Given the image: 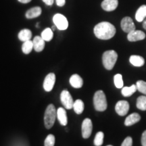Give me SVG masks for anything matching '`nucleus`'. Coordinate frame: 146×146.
Listing matches in <instances>:
<instances>
[{
  "label": "nucleus",
  "mask_w": 146,
  "mask_h": 146,
  "mask_svg": "<svg viewBox=\"0 0 146 146\" xmlns=\"http://www.w3.org/2000/svg\"><path fill=\"white\" fill-rule=\"evenodd\" d=\"M42 10L40 7H35L29 10L26 13V17L29 19L38 17L41 14Z\"/></svg>",
  "instance_id": "6ab92c4d"
},
{
  "label": "nucleus",
  "mask_w": 146,
  "mask_h": 146,
  "mask_svg": "<svg viewBox=\"0 0 146 146\" xmlns=\"http://www.w3.org/2000/svg\"><path fill=\"white\" fill-rule=\"evenodd\" d=\"M137 108L141 110H146V96H141L137 100Z\"/></svg>",
  "instance_id": "393cba45"
},
{
  "label": "nucleus",
  "mask_w": 146,
  "mask_h": 146,
  "mask_svg": "<svg viewBox=\"0 0 146 146\" xmlns=\"http://www.w3.org/2000/svg\"><path fill=\"white\" fill-rule=\"evenodd\" d=\"M33 49L36 52H41L44 49L45 41L42 39L41 36H35L33 41Z\"/></svg>",
  "instance_id": "ddd939ff"
},
{
  "label": "nucleus",
  "mask_w": 146,
  "mask_h": 146,
  "mask_svg": "<svg viewBox=\"0 0 146 146\" xmlns=\"http://www.w3.org/2000/svg\"><path fill=\"white\" fill-rule=\"evenodd\" d=\"M18 1H20V2L23 3H27L30 2V1H31V0H18Z\"/></svg>",
  "instance_id": "72a5a7b5"
},
{
  "label": "nucleus",
  "mask_w": 146,
  "mask_h": 146,
  "mask_svg": "<svg viewBox=\"0 0 146 146\" xmlns=\"http://www.w3.org/2000/svg\"><path fill=\"white\" fill-rule=\"evenodd\" d=\"M137 90L136 85H133L131 87H124L122 89V94L125 97H129Z\"/></svg>",
  "instance_id": "412c9836"
},
{
  "label": "nucleus",
  "mask_w": 146,
  "mask_h": 146,
  "mask_svg": "<svg viewBox=\"0 0 146 146\" xmlns=\"http://www.w3.org/2000/svg\"><path fill=\"white\" fill-rule=\"evenodd\" d=\"M60 100H61L62 103L65 107V108L68 110L72 108L74 101H73L72 96L68 91L64 90L62 91L61 95H60Z\"/></svg>",
  "instance_id": "423d86ee"
},
{
  "label": "nucleus",
  "mask_w": 146,
  "mask_h": 146,
  "mask_svg": "<svg viewBox=\"0 0 146 146\" xmlns=\"http://www.w3.org/2000/svg\"><path fill=\"white\" fill-rule=\"evenodd\" d=\"M145 38V34L141 31L134 30L128 33L127 39L129 41L135 42L137 41H141Z\"/></svg>",
  "instance_id": "9b49d317"
},
{
  "label": "nucleus",
  "mask_w": 146,
  "mask_h": 146,
  "mask_svg": "<svg viewBox=\"0 0 146 146\" xmlns=\"http://www.w3.org/2000/svg\"><path fill=\"white\" fill-rule=\"evenodd\" d=\"M120 26H121L123 31L127 33H129L135 30V25L133 23L132 18L129 16L123 18L121 23H120Z\"/></svg>",
  "instance_id": "6e6552de"
},
{
  "label": "nucleus",
  "mask_w": 146,
  "mask_h": 146,
  "mask_svg": "<svg viewBox=\"0 0 146 146\" xmlns=\"http://www.w3.org/2000/svg\"><path fill=\"white\" fill-rule=\"evenodd\" d=\"M129 108L130 106H129V104L128 103V102L121 100L116 103V106H115V110L120 116H125L129 112Z\"/></svg>",
  "instance_id": "1a4fd4ad"
},
{
  "label": "nucleus",
  "mask_w": 146,
  "mask_h": 146,
  "mask_svg": "<svg viewBox=\"0 0 146 146\" xmlns=\"http://www.w3.org/2000/svg\"><path fill=\"white\" fill-rule=\"evenodd\" d=\"M53 21H54L55 26L59 30H66L68 27V22L66 18L62 14H57L54 15L53 18Z\"/></svg>",
  "instance_id": "39448f33"
},
{
  "label": "nucleus",
  "mask_w": 146,
  "mask_h": 146,
  "mask_svg": "<svg viewBox=\"0 0 146 146\" xmlns=\"http://www.w3.org/2000/svg\"><path fill=\"white\" fill-rule=\"evenodd\" d=\"M57 117V110L53 104H50L45 110L44 115V123L46 129H50L54 125Z\"/></svg>",
  "instance_id": "f03ea898"
},
{
  "label": "nucleus",
  "mask_w": 146,
  "mask_h": 146,
  "mask_svg": "<svg viewBox=\"0 0 146 146\" xmlns=\"http://www.w3.org/2000/svg\"><path fill=\"white\" fill-rule=\"evenodd\" d=\"M56 3L59 6H63L65 4V0H56Z\"/></svg>",
  "instance_id": "2f4dec72"
},
{
  "label": "nucleus",
  "mask_w": 146,
  "mask_h": 146,
  "mask_svg": "<svg viewBox=\"0 0 146 146\" xmlns=\"http://www.w3.org/2000/svg\"><path fill=\"white\" fill-rule=\"evenodd\" d=\"M114 82L115 86L117 87L118 89L123 88V76L120 74H117L114 76Z\"/></svg>",
  "instance_id": "bb28decb"
},
{
  "label": "nucleus",
  "mask_w": 146,
  "mask_h": 146,
  "mask_svg": "<svg viewBox=\"0 0 146 146\" xmlns=\"http://www.w3.org/2000/svg\"><path fill=\"white\" fill-rule=\"evenodd\" d=\"M94 34L97 38L108 40L112 38L116 34V28L108 22H102L94 27Z\"/></svg>",
  "instance_id": "f257e3e1"
},
{
  "label": "nucleus",
  "mask_w": 146,
  "mask_h": 146,
  "mask_svg": "<svg viewBox=\"0 0 146 146\" xmlns=\"http://www.w3.org/2000/svg\"><path fill=\"white\" fill-rule=\"evenodd\" d=\"M70 84L74 88H81L83 85V81L78 74H73L70 78Z\"/></svg>",
  "instance_id": "4468645a"
},
{
  "label": "nucleus",
  "mask_w": 146,
  "mask_h": 146,
  "mask_svg": "<svg viewBox=\"0 0 146 146\" xmlns=\"http://www.w3.org/2000/svg\"><path fill=\"white\" fill-rule=\"evenodd\" d=\"M118 5V0H104L102 3V8L107 12H111L116 10Z\"/></svg>",
  "instance_id": "f8f14e48"
},
{
  "label": "nucleus",
  "mask_w": 146,
  "mask_h": 146,
  "mask_svg": "<svg viewBox=\"0 0 146 146\" xmlns=\"http://www.w3.org/2000/svg\"><path fill=\"white\" fill-rule=\"evenodd\" d=\"M55 82H56V76L54 73H50L45 78L43 82V88L45 91H51L54 86Z\"/></svg>",
  "instance_id": "9d476101"
},
{
  "label": "nucleus",
  "mask_w": 146,
  "mask_h": 146,
  "mask_svg": "<svg viewBox=\"0 0 146 146\" xmlns=\"http://www.w3.org/2000/svg\"><path fill=\"white\" fill-rule=\"evenodd\" d=\"M94 104L97 111L103 112L106 110L108 106L106 97L103 91H96L94 97Z\"/></svg>",
  "instance_id": "20e7f679"
},
{
  "label": "nucleus",
  "mask_w": 146,
  "mask_h": 146,
  "mask_svg": "<svg viewBox=\"0 0 146 146\" xmlns=\"http://www.w3.org/2000/svg\"><path fill=\"white\" fill-rule=\"evenodd\" d=\"M57 118L59 120L60 125L66 126L68 123V118H67L66 112L63 108H59L57 110Z\"/></svg>",
  "instance_id": "2eb2a0df"
},
{
  "label": "nucleus",
  "mask_w": 146,
  "mask_h": 146,
  "mask_svg": "<svg viewBox=\"0 0 146 146\" xmlns=\"http://www.w3.org/2000/svg\"><path fill=\"white\" fill-rule=\"evenodd\" d=\"M104 133L100 131L96 135L94 139V145L96 146H101L104 142Z\"/></svg>",
  "instance_id": "a878e982"
},
{
  "label": "nucleus",
  "mask_w": 146,
  "mask_h": 146,
  "mask_svg": "<svg viewBox=\"0 0 146 146\" xmlns=\"http://www.w3.org/2000/svg\"><path fill=\"white\" fill-rule=\"evenodd\" d=\"M137 90L146 96V82L143 81H138L136 83Z\"/></svg>",
  "instance_id": "cd10ccee"
},
{
  "label": "nucleus",
  "mask_w": 146,
  "mask_h": 146,
  "mask_svg": "<svg viewBox=\"0 0 146 146\" xmlns=\"http://www.w3.org/2000/svg\"><path fill=\"white\" fill-rule=\"evenodd\" d=\"M143 27L144 29H145L146 30V18L143 21Z\"/></svg>",
  "instance_id": "f704fd0d"
},
{
  "label": "nucleus",
  "mask_w": 146,
  "mask_h": 146,
  "mask_svg": "<svg viewBox=\"0 0 146 146\" xmlns=\"http://www.w3.org/2000/svg\"><path fill=\"white\" fill-rule=\"evenodd\" d=\"M118 54L114 50H108L104 53L102 56V62L104 66L107 70H112L117 61Z\"/></svg>",
  "instance_id": "7ed1b4c3"
},
{
  "label": "nucleus",
  "mask_w": 146,
  "mask_h": 146,
  "mask_svg": "<svg viewBox=\"0 0 146 146\" xmlns=\"http://www.w3.org/2000/svg\"><path fill=\"white\" fill-rule=\"evenodd\" d=\"M129 61L131 64L135 66L140 67L144 65L145 64V60L144 58L140 56H136V55H133L129 58Z\"/></svg>",
  "instance_id": "a211bd4d"
},
{
  "label": "nucleus",
  "mask_w": 146,
  "mask_h": 146,
  "mask_svg": "<svg viewBox=\"0 0 146 146\" xmlns=\"http://www.w3.org/2000/svg\"><path fill=\"white\" fill-rule=\"evenodd\" d=\"M43 1L48 5H52L54 3V0H43Z\"/></svg>",
  "instance_id": "473e14b6"
},
{
  "label": "nucleus",
  "mask_w": 146,
  "mask_h": 146,
  "mask_svg": "<svg viewBox=\"0 0 146 146\" xmlns=\"http://www.w3.org/2000/svg\"><path fill=\"white\" fill-rule=\"evenodd\" d=\"M55 144V137L54 135H49L45 139L44 145L45 146H54Z\"/></svg>",
  "instance_id": "c85d7f7f"
},
{
  "label": "nucleus",
  "mask_w": 146,
  "mask_h": 146,
  "mask_svg": "<svg viewBox=\"0 0 146 146\" xmlns=\"http://www.w3.org/2000/svg\"><path fill=\"white\" fill-rule=\"evenodd\" d=\"M140 120H141V116L138 113H133V114L128 116L126 118L125 125L126 126H131L138 123Z\"/></svg>",
  "instance_id": "dca6fc26"
},
{
  "label": "nucleus",
  "mask_w": 146,
  "mask_h": 146,
  "mask_svg": "<svg viewBox=\"0 0 146 146\" xmlns=\"http://www.w3.org/2000/svg\"><path fill=\"white\" fill-rule=\"evenodd\" d=\"M108 146H112V145H108Z\"/></svg>",
  "instance_id": "e433bc0d"
},
{
  "label": "nucleus",
  "mask_w": 146,
  "mask_h": 146,
  "mask_svg": "<svg viewBox=\"0 0 146 146\" xmlns=\"http://www.w3.org/2000/svg\"><path fill=\"white\" fill-rule=\"evenodd\" d=\"M141 145L142 146H146V130L144 131L141 136Z\"/></svg>",
  "instance_id": "7c9ffc66"
},
{
  "label": "nucleus",
  "mask_w": 146,
  "mask_h": 146,
  "mask_svg": "<svg viewBox=\"0 0 146 146\" xmlns=\"http://www.w3.org/2000/svg\"><path fill=\"white\" fill-rule=\"evenodd\" d=\"M32 37V32L29 29H23L18 33V38L22 41H27L31 40Z\"/></svg>",
  "instance_id": "aec40b11"
},
{
  "label": "nucleus",
  "mask_w": 146,
  "mask_h": 146,
  "mask_svg": "<svg viewBox=\"0 0 146 146\" xmlns=\"http://www.w3.org/2000/svg\"><path fill=\"white\" fill-rule=\"evenodd\" d=\"M146 18V5L140 6L137 10L135 14V19L137 22H143Z\"/></svg>",
  "instance_id": "f3484780"
},
{
  "label": "nucleus",
  "mask_w": 146,
  "mask_h": 146,
  "mask_svg": "<svg viewBox=\"0 0 146 146\" xmlns=\"http://www.w3.org/2000/svg\"><path fill=\"white\" fill-rule=\"evenodd\" d=\"M53 34L52 30L50 28L45 29L43 32L41 33V37L45 41H50L52 39Z\"/></svg>",
  "instance_id": "b1692460"
},
{
  "label": "nucleus",
  "mask_w": 146,
  "mask_h": 146,
  "mask_svg": "<svg viewBox=\"0 0 146 146\" xmlns=\"http://www.w3.org/2000/svg\"><path fill=\"white\" fill-rule=\"evenodd\" d=\"M33 49V41L29 40V41L24 42L23 46H22V50H23L24 54H30Z\"/></svg>",
  "instance_id": "5701e85b"
},
{
  "label": "nucleus",
  "mask_w": 146,
  "mask_h": 146,
  "mask_svg": "<svg viewBox=\"0 0 146 146\" xmlns=\"http://www.w3.org/2000/svg\"><path fill=\"white\" fill-rule=\"evenodd\" d=\"M93 129V125L91 120L89 118H85L82 123V136L84 139L89 138L91 135Z\"/></svg>",
  "instance_id": "0eeeda50"
},
{
  "label": "nucleus",
  "mask_w": 146,
  "mask_h": 146,
  "mask_svg": "<svg viewBox=\"0 0 146 146\" xmlns=\"http://www.w3.org/2000/svg\"><path fill=\"white\" fill-rule=\"evenodd\" d=\"M73 108L74 112L77 114H81L83 113L84 110V103L81 100H76L74 102L73 104Z\"/></svg>",
  "instance_id": "4be33fe9"
},
{
  "label": "nucleus",
  "mask_w": 146,
  "mask_h": 146,
  "mask_svg": "<svg viewBox=\"0 0 146 146\" xmlns=\"http://www.w3.org/2000/svg\"><path fill=\"white\" fill-rule=\"evenodd\" d=\"M14 146H26V145H25L24 143H18L17 144H16Z\"/></svg>",
  "instance_id": "c9c22d12"
},
{
  "label": "nucleus",
  "mask_w": 146,
  "mask_h": 146,
  "mask_svg": "<svg viewBox=\"0 0 146 146\" xmlns=\"http://www.w3.org/2000/svg\"><path fill=\"white\" fill-rule=\"evenodd\" d=\"M133 145V139L131 137H127V138L124 140L121 146H132Z\"/></svg>",
  "instance_id": "c756f323"
}]
</instances>
